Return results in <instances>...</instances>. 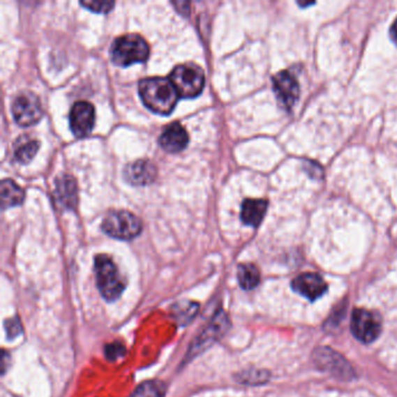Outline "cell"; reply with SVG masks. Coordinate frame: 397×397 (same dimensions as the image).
<instances>
[{"instance_id":"cell-1","label":"cell","mask_w":397,"mask_h":397,"mask_svg":"<svg viewBox=\"0 0 397 397\" xmlns=\"http://www.w3.org/2000/svg\"><path fill=\"white\" fill-rule=\"evenodd\" d=\"M139 93L144 105L158 114L168 116L175 109L179 95L169 78H144L139 83Z\"/></svg>"},{"instance_id":"cell-2","label":"cell","mask_w":397,"mask_h":397,"mask_svg":"<svg viewBox=\"0 0 397 397\" xmlns=\"http://www.w3.org/2000/svg\"><path fill=\"white\" fill-rule=\"evenodd\" d=\"M149 46L142 36L127 34L114 40L111 46V60L119 67L141 63L149 57Z\"/></svg>"},{"instance_id":"cell-3","label":"cell","mask_w":397,"mask_h":397,"mask_svg":"<svg viewBox=\"0 0 397 397\" xmlns=\"http://www.w3.org/2000/svg\"><path fill=\"white\" fill-rule=\"evenodd\" d=\"M95 273L96 281L103 297L110 302L119 299L125 288V283L112 259L104 254L97 255L95 259Z\"/></svg>"},{"instance_id":"cell-4","label":"cell","mask_w":397,"mask_h":397,"mask_svg":"<svg viewBox=\"0 0 397 397\" xmlns=\"http://www.w3.org/2000/svg\"><path fill=\"white\" fill-rule=\"evenodd\" d=\"M169 80L182 98H195L205 85L204 71L196 64H181L172 71Z\"/></svg>"},{"instance_id":"cell-5","label":"cell","mask_w":397,"mask_h":397,"mask_svg":"<svg viewBox=\"0 0 397 397\" xmlns=\"http://www.w3.org/2000/svg\"><path fill=\"white\" fill-rule=\"evenodd\" d=\"M102 229L107 236L114 239L132 240L139 236L142 230L140 219L126 210H114L106 215Z\"/></svg>"},{"instance_id":"cell-6","label":"cell","mask_w":397,"mask_h":397,"mask_svg":"<svg viewBox=\"0 0 397 397\" xmlns=\"http://www.w3.org/2000/svg\"><path fill=\"white\" fill-rule=\"evenodd\" d=\"M12 114L20 126L29 127L36 125L43 116L40 99L33 92L19 93L12 104Z\"/></svg>"},{"instance_id":"cell-7","label":"cell","mask_w":397,"mask_h":397,"mask_svg":"<svg viewBox=\"0 0 397 397\" xmlns=\"http://www.w3.org/2000/svg\"><path fill=\"white\" fill-rule=\"evenodd\" d=\"M351 329L357 339L362 343H372L381 334L382 323L377 313L355 309L352 315Z\"/></svg>"},{"instance_id":"cell-8","label":"cell","mask_w":397,"mask_h":397,"mask_svg":"<svg viewBox=\"0 0 397 397\" xmlns=\"http://www.w3.org/2000/svg\"><path fill=\"white\" fill-rule=\"evenodd\" d=\"M273 89L278 104L287 112H290L299 97V82L289 71H280L273 77Z\"/></svg>"},{"instance_id":"cell-9","label":"cell","mask_w":397,"mask_h":397,"mask_svg":"<svg viewBox=\"0 0 397 397\" xmlns=\"http://www.w3.org/2000/svg\"><path fill=\"white\" fill-rule=\"evenodd\" d=\"M69 121L76 137H88L95 126V107L89 102L76 103L71 107Z\"/></svg>"},{"instance_id":"cell-10","label":"cell","mask_w":397,"mask_h":397,"mask_svg":"<svg viewBox=\"0 0 397 397\" xmlns=\"http://www.w3.org/2000/svg\"><path fill=\"white\" fill-rule=\"evenodd\" d=\"M294 292L299 295L304 296L311 302L320 299L327 292V282L324 278L315 273H306L301 274L292 281Z\"/></svg>"},{"instance_id":"cell-11","label":"cell","mask_w":397,"mask_h":397,"mask_svg":"<svg viewBox=\"0 0 397 397\" xmlns=\"http://www.w3.org/2000/svg\"><path fill=\"white\" fill-rule=\"evenodd\" d=\"M158 170L151 161L137 160L126 165L123 176L132 186H144L154 182Z\"/></svg>"},{"instance_id":"cell-12","label":"cell","mask_w":397,"mask_h":397,"mask_svg":"<svg viewBox=\"0 0 397 397\" xmlns=\"http://www.w3.org/2000/svg\"><path fill=\"white\" fill-rule=\"evenodd\" d=\"M160 146L169 153L182 151L188 146L189 135L179 123H172L165 127L160 137Z\"/></svg>"},{"instance_id":"cell-13","label":"cell","mask_w":397,"mask_h":397,"mask_svg":"<svg viewBox=\"0 0 397 397\" xmlns=\"http://www.w3.org/2000/svg\"><path fill=\"white\" fill-rule=\"evenodd\" d=\"M55 200L66 210H74L77 204V184L74 177L63 175L57 179Z\"/></svg>"},{"instance_id":"cell-14","label":"cell","mask_w":397,"mask_h":397,"mask_svg":"<svg viewBox=\"0 0 397 397\" xmlns=\"http://www.w3.org/2000/svg\"><path fill=\"white\" fill-rule=\"evenodd\" d=\"M268 202L264 200H245L241 205V220L245 225L257 227L267 211Z\"/></svg>"},{"instance_id":"cell-15","label":"cell","mask_w":397,"mask_h":397,"mask_svg":"<svg viewBox=\"0 0 397 397\" xmlns=\"http://www.w3.org/2000/svg\"><path fill=\"white\" fill-rule=\"evenodd\" d=\"M1 189V205L8 209L22 204L25 200V191L12 179H4L0 186Z\"/></svg>"},{"instance_id":"cell-16","label":"cell","mask_w":397,"mask_h":397,"mask_svg":"<svg viewBox=\"0 0 397 397\" xmlns=\"http://www.w3.org/2000/svg\"><path fill=\"white\" fill-rule=\"evenodd\" d=\"M39 141L29 139L27 137H20L15 146V160L22 165L29 163L36 156V153L39 151Z\"/></svg>"},{"instance_id":"cell-17","label":"cell","mask_w":397,"mask_h":397,"mask_svg":"<svg viewBox=\"0 0 397 397\" xmlns=\"http://www.w3.org/2000/svg\"><path fill=\"white\" fill-rule=\"evenodd\" d=\"M238 280L241 288L245 290H252L260 282V271L254 264H240L238 268Z\"/></svg>"},{"instance_id":"cell-18","label":"cell","mask_w":397,"mask_h":397,"mask_svg":"<svg viewBox=\"0 0 397 397\" xmlns=\"http://www.w3.org/2000/svg\"><path fill=\"white\" fill-rule=\"evenodd\" d=\"M165 386L160 381H147L137 387L130 397H165Z\"/></svg>"},{"instance_id":"cell-19","label":"cell","mask_w":397,"mask_h":397,"mask_svg":"<svg viewBox=\"0 0 397 397\" xmlns=\"http://www.w3.org/2000/svg\"><path fill=\"white\" fill-rule=\"evenodd\" d=\"M83 8L96 13H107L114 6L113 1H81Z\"/></svg>"},{"instance_id":"cell-20","label":"cell","mask_w":397,"mask_h":397,"mask_svg":"<svg viewBox=\"0 0 397 397\" xmlns=\"http://www.w3.org/2000/svg\"><path fill=\"white\" fill-rule=\"evenodd\" d=\"M126 352V348L119 343H113L106 346L105 354L110 360H117V359L123 358V354Z\"/></svg>"},{"instance_id":"cell-21","label":"cell","mask_w":397,"mask_h":397,"mask_svg":"<svg viewBox=\"0 0 397 397\" xmlns=\"http://www.w3.org/2000/svg\"><path fill=\"white\" fill-rule=\"evenodd\" d=\"M304 169L313 179H323V169L316 162L304 161Z\"/></svg>"},{"instance_id":"cell-22","label":"cell","mask_w":397,"mask_h":397,"mask_svg":"<svg viewBox=\"0 0 397 397\" xmlns=\"http://www.w3.org/2000/svg\"><path fill=\"white\" fill-rule=\"evenodd\" d=\"M197 311V306L195 304H186V317H184V320H190V317H193ZM186 316V309H181V306H176V320H179L181 316Z\"/></svg>"},{"instance_id":"cell-23","label":"cell","mask_w":397,"mask_h":397,"mask_svg":"<svg viewBox=\"0 0 397 397\" xmlns=\"http://www.w3.org/2000/svg\"><path fill=\"white\" fill-rule=\"evenodd\" d=\"M390 36H391L394 43L397 45V18L396 20L394 22L393 25H391V29H390Z\"/></svg>"}]
</instances>
